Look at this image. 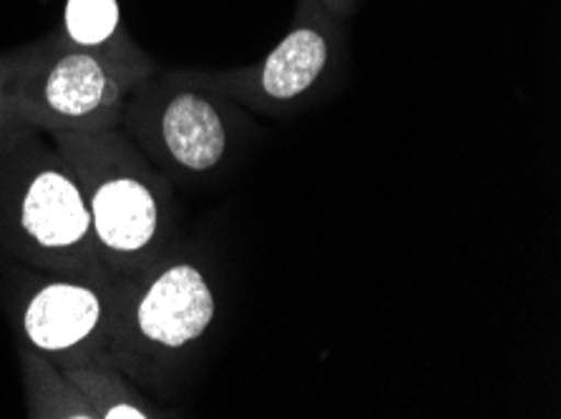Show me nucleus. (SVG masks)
I'll return each instance as SVG.
<instances>
[{
	"label": "nucleus",
	"mask_w": 561,
	"mask_h": 419,
	"mask_svg": "<svg viewBox=\"0 0 561 419\" xmlns=\"http://www.w3.org/2000/svg\"><path fill=\"white\" fill-rule=\"evenodd\" d=\"M328 40L318 28L300 25L279 40L262 66L260 83L267 96L287 101L300 96L318 81L328 63Z\"/></svg>",
	"instance_id": "nucleus-6"
},
{
	"label": "nucleus",
	"mask_w": 561,
	"mask_h": 419,
	"mask_svg": "<svg viewBox=\"0 0 561 419\" xmlns=\"http://www.w3.org/2000/svg\"><path fill=\"white\" fill-rule=\"evenodd\" d=\"M118 28L116 0H68L66 33L79 46H101Z\"/></svg>",
	"instance_id": "nucleus-8"
},
{
	"label": "nucleus",
	"mask_w": 561,
	"mask_h": 419,
	"mask_svg": "<svg viewBox=\"0 0 561 419\" xmlns=\"http://www.w3.org/2000/svg\"><path fill=\"white\" fill-rule=\"evenodd\" d=\"M91 221L101 244L129 254L144 249L154 238L159 211L147 186L136 178H114L93 194Z\"/></svg>",
	"instance_id": "nucleus-4"
},
{
	"label": "nucleus",
	"mask_w": 561,
	"mask_h": 419,
	"mask_svg": "<svg viewBox=\"0 0 561 419\" xmlns=\"http://www.w3.org/2000/svg\"><path fill=\"white\" fill-rule=\"evenodd\" d=\"M21 224L44 249H66L89 234L91 211L71 178L41 171L23 196Z\"/></svg>",
	"instance_id": "nucleus-2"
},
{
	"label": "nucleus",
	"mask_w": 561,
	"mask_h": 419,
	"mask_svg": "<svg viewBox=\"0 0 561 419\" xmlns=\"http://www.w3.org/2000/svg\"><path fill=\"white\" fill-rule=\"evenodd\" d=\"M211 319H215V299L202 273L190 264L159 273L136 312L141 335L169 349L184 347L202 337Z\"/></svg>",
	"instance_id": "nucleus-1"
},
{
	"label": "nucleus",
	"mask_w": 561,
	"mask_h": 419,
	"mask_svg": "<svg viewBox=\"0 0 561 419\" xmlns=\"http://www.w3.org/2000/svg\"><path fill=\"white\" fill-rule=\"evenodd\" d=\"M106 417H108V419H122V417H129V419H144L147 415H144L141 409L129 407V405H116V407L108 409Z\"/></svg>",
	"instance_id": "nucleus-9"
},
{
	"label": "nucleus",
	"mask_w": 561,
	"mask_h": 419,
	"mask_svg": "<svg viewBox=\"0 0 561 419\" xmlns=\"http://www.w3.org/2000/svg\"><path fill=\"white\" fill-rule=\"evenodd\" d=\"M161 133L172 156L184 168L207 171L222 159L227 136L219 114L207 98L197 93H180L167 106L161 118Z\"/></svg>",
	"instance_id": "nucleus-5"
},
{
	"label": "nucleus",
	"mask_w": 561,
	"mask_h": 419,
	"mask_svg": "<svg viewBox=\"0 0 561 419\" xmlns=\"http://www.w3.org/2000/svg\"><path fill=\"white\" fill-rule=\"evenodd\" d=\"M108 75L89 54H68L58 58L46 79V104L68 118L89 116L104 104Z\"/></svg>",
	"instance_id": "nucleus-7"
},
{
	"label": "nucleus",
	"mask_w": 561,
	"mask_h": 419,
	"mask_svg": "<svg viewBox=\"0 0 561 419\" xmlns=\"http://www.w3.org/2000/svg\"><path fill=\"white\" fill-rule=\"evenodd\" d=\"M101 319L99 296L79 284H48L31 299L23 316L25 335L44 352L81 345Z\"/></svg>",
	"instance_id": "nucleus-3"
}]
</instances>
